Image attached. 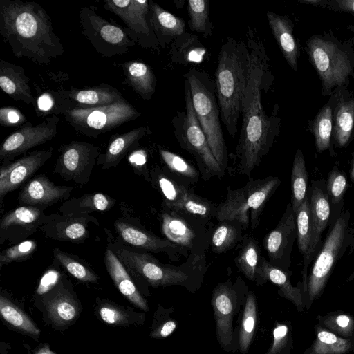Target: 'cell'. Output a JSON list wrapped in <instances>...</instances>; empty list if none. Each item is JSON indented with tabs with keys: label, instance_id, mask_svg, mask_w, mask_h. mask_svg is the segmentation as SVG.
I'll return each mask as SVG.
<instances>
[{
	"label": "cell",
	"instance_id": "38",
	"mask_svg": "<svg viewBox=\"0 0 354 354\" xmlns=\"http://www.w3.org/2000/svg\"><path fill=\"white\" fill-rule=\"evenodd\" d=\"M218 205L215 203L195 194L190 190L180 209L176 211L192 216L208 225L216 218Z\"/></svg>",
	"mask_w": 354,
	"mask_h": 354
},
{
	"label": "cell",
	"instance_id": "49",
	"mask_svg": "<svg viewBox=\"0 0 354 354\" xmlns=\"http://www.w3.org/2000/svg\"><path fill=\"white\" fill-rule=\"evenodd\" d=\"M50 315L57 321L68 322L77 315L76 307L72 299L66 296H59L50 304Z\"/></svg>",
	"mask_w": 354,
	"mask_h": 354
},
{
	"label": "cell",
	"instance_id": "21",
	"mask_svg": "<svg viewBox=\"0 0 354 354\" xmlns=\"http://www.w3.org/2000/svg\"><path fill=\"white\" fill-rule=\"evenodd\" d=\"M266 17L282 55L292 70L297 72L300 47L295 35L292 21L288 15H281L271 11L267 12Z\"/></svg>",
	"mask_w": 354,
	"mask_h": 354
},
{
	"label": "cell",
	"instance_id": "33",
	"mask_svg": "<svg viewBox=\"0 0 354 354\" xmlns=\"http://www.w3.org/2000/svg\"><path fill=\"white\" fill-rule=\"evenodd\" d=\"M261 268L264 280L277 285L279 294L290 301L298 311H302L305 305L302 297L303 283L299 282L296 287L291 284L290 277L292 272H286L271 265L264 257H262Z\"/></svg>",
	"mask_w": 354,
	"mask_h": 354
},
{
	"label": "cell",
	"instance_id": "57",
	"mask_svg": "<svg viewBox=\"0 0 354 354\" xmlns=\"http://www.w3.org/2000/svg\"><path fill=\"white\" fill-rule=\"evenodd\" d=\"M301 3L324 8L326 0H298Z\"/></svg>",
	"mask_w": 354,
	"mask_h": 354
},
{
	"label": "cell",
	"instance_id": "40",
	"mask_svg": "<svg viewBox=\"0 0 354 354\" xmlns=\"http://www.w3.org/2000/svg\"><path fill=\"white\" fill-rule=\"evenodd\" d=\"M209 8L208 0L187 1L188 25L192 31L203 34L205 37L212 35L214 26L209 19Z\"/></svg>",
	"mask_w": 354,
	"mask_h": 354
},
{
	"label": "cell",
	"instance_id": "61",
	"mask_svg": "<svg viewBox=\"0 0 354 354\" xmlns=\"http://www.w3.org/2000/svg\"><path fill=\"white\" fill-rule=\"evenodd\" d=\"M353 351H354V346H353Z\"/></svg>",
	"mask_w": 354,
	"mask_h": 354
},
{
	"label": "cell",
	"instance_id": "32",
	"mask_svg": "<svg viewBox=\"0 0 354 354\" xmlns=\"http://www.w3.org/2000/svg\"><path fill=\"white\" fill-rule=\"evenodd\" d=\"M107 271L120 292L131 303L143 310H147L146 301L140 294L121 261L110 250L105 252Z\"/></svg>",
	"mask_w": 354,
	"mask_h": 354
},
{
	"label": "cell",
	"instance_id": "39",
	"mask_svg": "<svg viewBox=\"0 0 354 354\" xmlns=\"http://www.w3.org/2000/svg\"><path fill=\"white\" fill-rule=\"evenodd\" d=\"M159 154L168 171L174 176L188 185L198 182L199 171L182 156L163 149H159Z\"/></svg>",
	"mask_w": 354,
	"mask_h": 354
},
{
	"label": "cell",
	"instance_id": "59",
	"mask_svg": "<svg viewBox=\"0 0 354 354\" xmlns=\"http://www.w3.org/2000/svg\"><path fill=\"white\" fill-rule=\"evenodd\" d=\"M351 179L354 183V157H353L351 170Z\"/></svg>",
	"mask_w": 354,
	"mask_h": 354
},
{
	"label": "cell",
	"instance_id": "26",
	"mask_svg": "<svg viewBox=\"0 0 354 354\" xmlns=\"http://www.w3.org/2000/svg\"><path fill=\"white\" fill-rule=\"evenodd\" d=\"M342 88V87L337 89L330 97L326 104L319 109L315 117L308 122L309 131L315 138L316 149L320 153L328 151L330 156L335 155L331 143L333 113Z\"/></svg>",
	"mask_w": 354,
	"mask_h": 354
},
{
	"label": "cell",
	"instance_id": "14",
	"mask_svg": "<svg viewBox=\"0 0 354 354\" xmlns=\"http://www.w3.org/2000/svg\"><path fill=\"white\" fill-rule=\"evenodd\" d=\"M103 7L126 25L127 34L142 48L157 49L159 44L149 21L148 0H106Z\"/></svg>",
	"mask_w": 354,
	"mask_h": 354
},
{
	"label": "cell",
	"instance_id": "43",
	"mask_svg": "<svg viewBox=\"0 0 354 354\" xmlns=\"http://www.w3.org/2000/svg\"><path fill=\"white\" fill-rule=\"evenodd\" d=\"M0 312L2 317L13 326L29 335L39 336L40 330L31 320L2 296L0 299Z\"/></svg>",
	"mask_w": 354,
	"mask_h": 354
},
{
	"label": "cell",
	"instance_id": "5",
	"mask_svg": "<svg viewBox=\"0 0 354 354\" xmlns=\"http://www.w3.org/2000/svg\"><path fill=\"white\" fill-rule=\"evenodd\" d=\"M119 256L131 270L153 286L178 285L194 292L202 285L207 270L206 255H189L180 266L165 265L145 252L122 250Z\"/></svg>",
	"mask_w": 354,
	"mask_h": 354
},
{
	"label": "cell",
	"instance_id": "4",
	"mask_svg": "<svg viewBox=\"0 0 354 354\" xmlns=\"http://www.w3.org/2000/svg\"><path fill=\"white\" fill-rule=\"evenodd\" d=\"M306 52L320 80L322 95L330 97L354 77V37L343 40L326 31L313 35Z\"/></svg>",
	"mask_w": 354,
	"mask_h": 354
},
{
	"label": "cell",
	"instance_id": "3",
	"mask_svg": "<svg viewBox=\"0 0 354 354\" xmlns=\"http://www.w3.org/2000/svg\"><path fill=\"white\" fill-rule=\"evenodd\" d=\"M250 69L246 43L227 37L223 41L215 72V84L221 120L234 138L238 132Z\"/></svg>",
	"mask_w": 354,
	"mask_h": 354
},
{
	"label": "cell",
	"instance_id": "36",
	"mask_svg": "<svg viewBox=\"0 0 354 354\" xmlns=\"http://www.w3.org/2000/svg\"><path fill=\"white\" fill-rule=\"evenodd\" d=\"M309 177L302 151L298 149L295 155L291 171V201L294 212L298 209L310 193Z\"/></svg>",
	"mask_w": 354,
	"mask_h": 354
},
{
	"label": "cell",
	"instance_id": "24",
	"mask_svg": "<svg viewBox=\"0 0 354 354\" xmlns=\"http://www.w3.org/2000/svg\"><path fill=\"white\" fill-rule=\"evenodd\" d=\"M354 133V95L348 85L342 87L333 113V138L337 147L347 146Z\"/></svg>",
	"mask_w": 354,
	"mask_h": 354
},
{
	"label": "cell",
	"instance_id": "7",
	"mask_svg": "<svg viewBox=\"0 0 354 354\" xmlns=\"http://www.w3.org/2000/svg\"><path fill=\"white\" fill-rule=\"evenodd\" d=\"M193 107L209 147L223 171L228 165V153L221 125L218 104L207 77L195 69L185 75Z\"/></svg>",
	"mask_w": 354,
	"mask_h": 354
},
{
	"label": "cell",
	"instance_id": "54",
	"mask_svg": "<svg viewBox=\"0 0 354 354\" xmlns=\"http://www.w3.org/2000/svg\"><path fill=\"white\" fill-rule=\"evenodd\" d=\"M64 234L68 239L80 240L86 236L87 231L83 224L72 223L65 228Z\"/></svg>",
	"mask_w": 354,
	"mask_h": 354
},
{
	"label": "cell",
	"instance_id": "55",
	"mask_svg": "<svg viewBox=\"0 0 354 354\" xmlns=\"http://www.w3.org/2000/svg\"><path fill=\"white\" fill-rule=\"evenodd\" d=\"M176 328L175 320L169 317L152 332L151 336L155 338L167 337L175 330Z\"/></svg>",
	"mask_w": 354,
	"mask_h": 354
},
{
	"label": "cell",
	"instance_id": "29",
	"mask_svg": "<svg viewBox=\"0 0 354 354\" xmlns=\"http://www.w3.org/2000/svg\"><path fill=\"white\" fill-rule=\"evenodd\" d=\"M149 133L150 128L145 126L112 136L105 153L99 156L97 162L102 164L103 169L116 166L127 152L138 146L139 141Z\"/></svg>",
	"mask_w": 354,
	"mask_h": 354
},
{
	"label": "cell",
	"instance_id": "48",
	"mask_svg": "<svg viewBox=\"0 0 354 354\" xmlns=\"http://www.w3.org/2000/svg\"><path fill=\"white\" fill-rule=\"evenodd\" d=\"M36 247L34 240H28L3 250L0 254L1 266L27 259L34 252Z\"/></svg>",
	"mask_w": 354,
	"mask_h": 354
},
{
	"label": "cell",
	"instance_id": "9",
	"mask_svg": "<svg viewBox=\"0 0 354 354\" xmlns=\"http://www.w3.org/2000/svg\"><path fill=\"white\" fill-rule=\"evenodd\" d=\"M348 209L342 212L329 231L312 267L307 280L309 305L323 293L337 260L352 239Z\"/></svg>",
	"mask_w": 354,
	"mask_h": 354
},
{
	"label": "cell",
	"instance_id": "53",
	"mask_svg": "<svg viewBox=\"0 0 354 354\" xmlns=\"http://www.w3.org/2000/svg\"><path fill=\"white\" fill-rule=\"evenodd\" d=\"M100 315L102 320L110 324L121 322L124 315L117 309L109 306H104L100 309Z\"/></svg>",
	"mask_w": 354,
	"mask_h": 354
},
{
	"label": "cell",
	"instance_id": "35",
	"mask_svg": "<svg viewBox=\"0 0 354 354\" xmlns=\"http://www.w3.org/2000/svg\"><path fill=\"white\" fill-rule=\"evenodd\" d=\"M211 234L209 245L214 252L221 254L234 248L243 240L241 223L236 221H221Z\"/></svg>",
	"mask_w": 354,
	"mask_h": 354
},
{
	"label": "cell",
	"instance_id": "44",
	"mask_svg": "<svg viewBox=\"0 0 354 354\" xmlns=\"http://www.w3.org/2000/svg\"><path fill=\"white\" fill-rule=\"evenodd\" d=\"M41 215V211L34 206H21L3 216L0 228L1 231L14 226L26 227L36 223Z\"/></svg>",
	"mask_w": 354,
	"mask_h": 354
},
{
	"label": "cell",
	"instance_id": "51",
	"mask_svg": "<svg viewBox=\"0 0 354 354\" xmlns=\"http://www.w3.org/2000/svg\"><path fill=\"white\" fill-rule=\"evenodd\" d=\"M80 205L99 211H105L111 207V199L101 193L85 195L81 198Z\"/></svg>",
	"mask_w": 354,
	"mask_h": 354
},
{
	"label": "cell",
	"instance_id": "41",
	"mask_svg": "<svg viewBox=\"0 0 354 354\" xmlns=\"http://www.w3.org/2000/svg\"><path fill=\"white\" fill-rule=\"evenodd\" d=\"M319 324L344 338H354V317L342 311L330 312L317 317Z\"/></svg>",
	"mask_w": 354,
	"mask_h": 354
},
{
	"label": "cell",
	"instance_id": "23",
	"mask_svg": "<svg viewBox=\"0 0 354 354\" xmlns=\"http://www.w3.org/2000/svg\"><path fill=\"white\" fill-rule=\"evenodd\" d=\"M62 93L68 100L71 109L106 106L124 99L116 88L105 83L85 88L62 90Z\"/></svg>",
	"mask_w": 354,
	"mask_h": 354
},
{
	"label": "cell",
	"instance_id": "27",
	"mask_svg": "<svg viewBox=\"0 0 354 354\" xmlns=\"http://www.w3.org/2000/svg\"><path fill=\"white\" fill-rule=\"evenodd\" d=\"M149 21L162 47H165L174 39L185 33V21L152 0H149Z\"/></svg>",
	"mask_w": 354,
	"mask_h": 354
},
{
	"label": "cell",
	"instance_id": "12",
	"mask_svg": "<svg viewBox=\"0 0 354 354\" xmlns=\"http://www.w3.org/2000/svg\"><path fill=\"white\" fill-rule=\"evenodd\" d=\"M248 287L238 277L234 282L227 280L218 283L212 292V305L216 321V337L221 346L232 351L236 348L232 322L241 304H245Z\"/></svg>",
	"mask_w": 354,
	"mask_h": 354
},
{
	"label": "cell",
	"instance_id": "8",
	"mask_svg": "<svg viewBox=\"0 0 354 354\" xmlns=\"http://www.w3.org/2000/svg\"><path fill=\"white\" fill-rule=\"evenodd\" d=\"M185 111L177 112L172 119L174 134L180 147L196 160L198 171L205 180L212 176L221 178L225 171L216 160L207 138L196 115L187 81H185Z\"/></svg>",
	"mask_w": 354,
	"mask_h": 354
},
{
	"label": "cell",
	"instance_id": "15",
	"mask_svg": "<svg viewBox=\"0 0 354 354\" xmlns=\"http://www.w3.org/2000/svg\"><path fill=\"white\" fill-rule=\"evenodd\" d=\"M60 118L50 115L37 125L27 121L8 136L0 148V159L8 160L55 137Z\"/></svg>",
	"mask_w": 354,
	"mask_h": 354
},
{
	"label": "cell",
	"instance_id": "58",
	"mask_svg": "<svg viewBox=\"0 0 354 354\" xmlns=\"http://www.w3.org/2000/svg\"><path fill=\"white\" fill-rule=\"evenodd\" d=\"M36 354H55L53 352H51L49 349L47 348H43L38 351V352Z\"/></svg>",
	"mask_w": 354,
	"mask_h": 354
},
{
	"label": "cell",
	"instance_id": "42",
	"mask_svg": "<svg viewBox=\"0 0 354 354\" xmlns=\"http://www.w3.org/2000/svg\"><path fill=\"white\" fill-rule=\"evenodd\" d=\"M295 215L298 249L305 257L310 248L312 231L310 193Z\"/></svg>",
	"mask_w": 354,
	"mask_h": 354
},
{
	"label": "cell",
	"instance_id": "20",
	"mask_svg": "<svg viewBox=\"0 0 354 354\" xmlns=\"http://www.w3.org/2000/svg\"><path fill=\"white\" fill-rule=\"evenodd\" d=\"M115 227L123 240L133 246L154 252H165L173 261H177L181 256L189 255L185 250L167 239L158 237L122 221H116Z\"/></svg>",
	"mask_w": 354,
	"mask_h": 354
},
{
	"label": "cell",
	"instance_id": "28",
	"mask_svg": "<svg viewBox=\"0 0 354 354\" xmlns=\"http://www.w3.org/2000/svg\"><path fill=\"white\" fill-rule=\"evenodd\" d=\"M118 65L124 75L122 84L131 87L143 100H151L156 86V78L151 66L138 60H130Z\"/></svg>",
	"mask_w": 354,
	"mask_h": 354
},
{
	"label": "cell",
	"instance_id": "17",
	"mask_svg": "<svg viewBox=\"0 0 354 354\" xmlns=\"http://www.w3.org/2000/svg\"><path fill=\"white\" fill-rule=\"evenodd\" d=\"M56 165V171L66 179L72 178L84 183L100 155V149L88 142L73 141L62 145Z\"/></svg>",
	"mask_w": 354,
	"mask_h": 354
},
{
	"label": "cell",
	"instance_id": "56",
	"mask_svg": "<svg viewBox=\"0 0 354 354\" xmlns=\"http://www.w3.org/2000/svg\"><path fill=\"white\" fill-rule=\"evenodd\" d=\"M57 276L55 272L47 273L42 278L40 285L39 286L37 292L43 294L47 292L56 282Z\"/></svg>",
	"mask_w": 354,
	"mask_h": 354
},
{
	"label": "cell",
	"instance_id": "19",
	"mask_svg": "<svg viewBox=\"0 0 354 354\" xmlns=\"http://www.w3.org/2000/svg\"><path fill=\"white\" fill-rule=\"evenodd\" d=\"M53 149L35 151L2 167L0 171L1 199L22 185L49 159Z\"/></svg>",
	"mask_w": 354,
	"mask_h": 354
},
{
	"label": "cell",
	"instance_id": "6",
	"mask_svg": "<svg viewBox=\"0 0 354 354\" xmlns=\"http://www.w3.org/2000/svg\"><path fill=\"white\" fill-rule=\"evenodd\" d=\"M281 184L277 176L252 179L243 187L233 189L227 188V196L218 205L216 219L221 221H236L246 230L249 225L254 230L259 225L263 209Z\"/></svg>",
	"mask_w": 354,
	"mask_h": 354
},
{
	"label": "cell",
	"instance_id": "22",
	"mask_svg": "<svg viewBox=\"0 0 354 354\" xmlns=\"http://www.w3.org/2000/svg\"><path fill=\"white\" fill-rule=\"evenodd\" d=\"M72 187L57 186L48 178L40 176L28 181L19 194L21 204L29 206H48L69 196Z\"/></svg>",
	"mask_w": 354,
	"mask_h": 354
},
{
	"label": "cell",
	"instance_id": "31",
	"mask_svg": "<svg viewBox=\"0 0 354 354\" xmlns=\"http://www.w3.org/2000/svg\"><path fill=\"white\" fill-rule=\"evenodd\" d=\"M151 176L153 185L162 196L164 207L178 211L191 190L189 185L170 171L159 167L151 171Z\"/></svg>",
	"mask_w": 354,
	"mask_h": 354
},
{
	"label": "cell",
	"instance_id": "13",
	"mask_svg": "<svg viewBox=\"0 0 354 354\" xmlns=\"http://www.w3.org/2000/svg\"><path fill=\"white\" fill-rule=\"evenodd\" d=\"M162 232L167 240L191 255H205L210 243L208 225L186 214L163 207Z\"/></svg>",
	"mask_w": 354,
	"mask_h": 354
},
{
	"label": "cell",
	"instance_id": "34",
	"mask_svg": "<svg viewBox=\"0 0 354 354\" xmlns=\"http://www.w3.org/2000/svg\"><path fill=\"white\" fill-rule=\"evenodd\" d=\"M315 328L316 337L304 354H346L353 350L354 338L339 337L319 324Z\"/></svg>",
	"mask_w": 354,
	"mask_h": 354
},
{
	"label": "cell",
	"instance_id": "52",
	"mask_svg": "<svg viewBox=\"0 0 354 354\" xmlns=\"http://www.w3.org/2000/svg\"><path fill=\"white\" fill-rule=\"evenodd\" d=\"M324 9L354 15V0H326Z\"/></svg>",
	"mask_w": 354,
	"mask_h": 354
},
{
	"label": "cell",
	"instance_id": "60",
	"mask_svg": "<svg viewBox=\"0 0 354 354\" xmlns=\"http://www.w3.org/2000/svg\"><path fill=\"white\" fill-rule=\"evenodd\" d=\"M347 28L354 33V25H348Z\"/></svg>",
	"mask_w": 354,
	"mask_h": 354
},
{
	"label": "cell",
	"instance_id": "1",
	"mask_svg": "<svg viewBox=\"0 0 354 354\" xmlns=\"http://www.w3.org/2000/svg\"><path fill=\"white\" fill-rule=\"evenodd\" d=\"M246 45L250 56L248 83L242 102V124L234 156V171L250 178L280 133L281 120L276 104L268 115L261 102L274 79L265 46L255 28L248 26Z\"/></svg>",
	"mask_w": 354,
	"mask_h": 354
},
{
	"label": "cell",
	"instance_id": "37",
	"mask_svg": "<svg viewBox=\"0 0 354 354\" xmlns=\"http://www.w3.org/2000/svg\"><path fill=\"white\" fill-rule=\"evenodd\" d=\"M257 322V299L252 291H248L239 331V346L243 354H246L248 351L256 330Z\"/></svg>",
	"mask_w": 354,
	"mask_h": 354
},
{
	"label": "cell",
	"instance_id": "50",
	"mask_svg": "<svg viewBox=\"0 0 354 354\" xmlns=\"http://www.w3.org/2000/svg\"><path fill=\"white\" fill-rule=\"evenodd\" d=\"M26 118L18 109L12 106H4L0 109V124L5 127H21Z\"/></svg>",
	"mask_w": 354,
	"mask_h": 354
},
{
	"label": "cell",
	"instance_id": "45",
	"mask_svg": "<svg viewBox=\"0 0 354 354\" xmlns=\"http://www.w3.org/2000/svg\"><path fill=\"white\" fill-rule=\"evenodd\" d=\"M291 326L288 323H279L273 330V342L266 354H290L293 340Z\"/></svg>",
	"mask_w": 354,
	"mask_h": 354
},
{
	"label": "cell",
	"instance_id": "2",
	"mask_svg": "<svg viewBox=\"0 0 354 354\" xmlns=\"http://www.w3.org/2000/svg\"><path fill=\"white\" fill-rule=\"evenodd\" d=\"M0 33L16 57L39 65L64 53L51 17L35 1L0 0Z\"/></svg>",
	"mask_w": 354,
	"mask_h": 354
},
{
	"label": "cell",
	"instance_id": "25",
	"mask_svg": "<svg viewBox=\"0 0 354 354\" xmlns=\"http://www.w3.org/2000/svg\"><path fill=\"white\" fill-rule=\"evenodd\" d=\"M29 83L30 78L23 67L0 60V88L10 98L26 104H34L35 100Z\"/></svg>",
	"mask_w": 354,
	"mask_h": 354
},
{
	"label": "cell",
	"instance_id": "11",
	"mask_svg": "<svg viewBox=\"0 0 354 354\" xmlns=\"http://www.w3.org/2000/svg\"><path fill=\"white\" fill-rule=\"evenodd\" d=\"M82 34L103 57L122 55L136 43L121 27L97 15L92 7H83L79 12Z\"/></svg>",
	"mask_w": 354,
	"mask_h": 354
},
{
	"label": "cell",
	"instance_id": "46",
	"mask_svg": "<svg viewBox=\"0 0 354 354\" xmlns=\"http://www.w3.org/2000/svg\"><path fill=\"white\" fill-rule=\"evenodd\" d=\"M54 255L66 270L76 279L84 282L97 281V277L94 273L63 251L55 249Z\"/></svg>",
	"mask_w": 354,
	"mask_h": 354
},
{
	"label": "cell",
	"instance_id": "30",
	"mask_svg": "<svg viewBox=\"0 0 354 354\" xmlns=\"http://www.w3.org/2000/svg\"><path fill=\"white\" fill-rule=\"evenodd\" d=\"M234 259L238 270L249 280L261 286L266 283L261 273V249L258 241L251 234H244Z\"/></svg>",
	"mask_w": 354,
	"mask_h": 354
},
{
	"label": "cell",
	"instance_id": "47",
	"mask_svg": "<svg viewBox=\"0 0 354 354\" xmlns=\"http://www.w3.org/2000/svg\"><path fill=\"white\" fill-rule=\"evenodd\" d=\"M347 187L348 183L344 174L335 165L329 172L326 181L330 203L337 205L342 202Z\"/></svg>",
	"mask_w": 354,
	"mask_h": 354
},
{
	"label": "cell",
	"instance_id": "18",
	"mask_svg": "<svg viewBox=\"0 0 354 354\" xmlns=\"http://www.w3.org/2000/svg\"><path fill=\"white\" fill-rule=\"evenodd\" d=\"M310 206L311 213V240L308 252L304 257L303 283L307 282V269L317 253L321 237L330 217V203L325 180L313 182L310 189Z\"/></svg>",
	"mask_w": 354,
	"mask_h": 354
},
{
	"label": "cell",
	"instance_id": "10",
	"mask_svg": "<svg viewBox=\"0 0 354 354\" xmlns=\"http://www.w3.org/2000/svg\"><path fill=\"white\" fill-rule=\"evenodd\" d=\"M140 116V113L125 98L106 106L74 108L64 114L66 121L77 132L94 138Z\"/></svg>",
	"mask_w": 354,
	"mask_h": 354
},
{
	"label": "cell",
	"instance_id": "16",
	"mask_svg": "<svg viewBox=\"0 0 354 354\" xmlns=\"http://www.w3.org/2000/svg\"><path fill=\"white\" fill-rule=\"evenodd\" d=\"M297 239L296 215L290 202L274 229L263 239L269 263L286 272L291 266V253Z\"/></svg>",
	"mask_w": 354,
	"mask_h": 354
}]
</instances>
